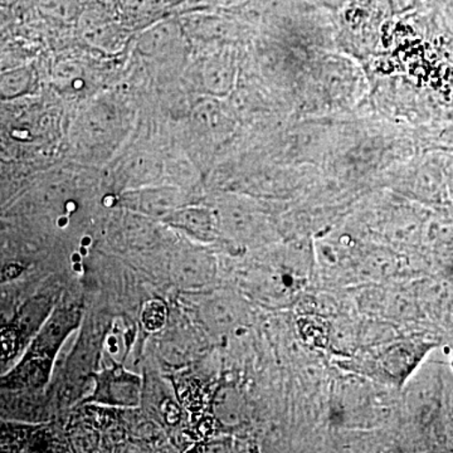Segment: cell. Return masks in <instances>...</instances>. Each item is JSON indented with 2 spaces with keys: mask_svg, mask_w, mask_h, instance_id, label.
I'll return each mask as SVG.
<instances>
[{
  "mask_svg": "<svg viewBox=\"0 0 453 453\" xmlns=\"http://www.w3.org/2000/svg\"><path fill=\"white\" fill-rule=\"evenodd\" d=\"M312 92L325 106L342 109L356 103L362 91V74L354 62L342 56H326L312 68Z\"/></svg>",
  "mask_w": 453,
  "mask_h": 453,
  "instance_id": "obj_1",
  "label": "cell"
},
{
  "mask_svg": "<svg viewBox=\"0 0 453 453\" xmlns=\"http://www.w3.org/2000/svg\"><path fill=\"white\" fill-rule=\"evenodd\" d=\"M205 86L214 95H226L234 88L237 65L231 53H219L208 61L204 71Z\"/></svg>",
  "mask_w": 453,
  "mask_h": 453,
  "instance_id": "obj_2",
  "label": "cell"
},
{
  "mask_svg": "<svg viewBox=\"0 0 453 453\" xmlns=\"http://www.w3.org/2000/svg\"><path fill=\"white\" fill-rule=\"evenodd\" d=\"M178 27L172 22L162 23L149 29L140 40V50H144L148 55L168 49L173 42L177 41Z\"/></svg>",
  "mask_w": 453,
  "mask_h": 453,
  "instance_id": "obj_3",
  "label": "cell"
},
{
  "mask_svg": "<svg viewBox=\"0 0 453 453\" xmlns=\"http://www.w3.org/2000/svg\"><path fill=\"white\" fill-rule=\"evenodd\" d=\"M166 320L165 305L160 301L153 300L145 303L142 311V323L148 332L162 329Z\"/></svg>",
  "mask_w": 453,
  "mask_h": 453,
  "instance_id": "obj_4",
  "label": "cell"
},
{
  "mask_svg": "<svg viewBox=\"0 0 453 453\" xmlns=\"http://www.w3.org/2000/svg\"><path fill=\"white\" fill-rule=\"evenodd\" d=\"M31 82V73L27 70L13 71L3 77L2 91L7 96H16L27 91Z\"/></svg>",
  "mask_w": 453,
  "mask_h": 453,
  "instance_id": "obj_5",
  "label": "cell"
},
{
  "mask_svg": "<svg viewBox=\"0 0 453 453\" xmlns=\"http://www.w3.org/2000/svg\"><path fill=\"white\" fill-rule=\"evenodd\" d=\"M179 220L188 228L210 229L211 217L207 211L202 210H188L179 213Z\"/></svg>",
  "mask_w": 453,
  "mask_h": 453,
  "instance_id": "obj_6",
  "label": "cell"
},
{
  "mask_svg": "<svg viewBox=\"0 0 453 453\" xmlns=\"http://www.w3.org/2000/svg\"><path fill=\"white\" fill-rule=\"evenodd\" d=\"M42 13L53 18L67 19L71 16L73 2L71 0H40Z\"/></svg>",
  "mask_w": 453,
  "mask_h": 453,
  "instance_id": "obj_7",
  "label": "cell"
},
{
  "mask_svg": "<svg viewBox=\"0 0 453 453\" xmlns=\"http://www.w3.org/2000/svg\"><path fill=\"white\" fill-rule=\"evenodd\" d=\"M3 354L5 357L12 356L16 350V335L11 330H5L2 334Z\"/></svg>",
  "mask_w": 453,
  "mask_h": 453,
  "instance_id": "obj_8",
  "label": "cell"
},
{
  "mask_svg": "<svg viewBox=\"0 0 453 453\" xmlns=\"http://www.w3.org/2000/svg\"><path fill=\"white\" fill-rule=\"evenodd\" d=\"M80 259H81V258H80V256H79V255H73V261H77V262H79V261H80Z\"/></svg>",
  "mask_w": 453,
  "mask_h": 453,
  "instance_id": "obj_9",
  "label": "cell"
},
{
  "mask_svg": "<svg viewBox=\"0 0 453 453\" xmlns=\"http://www.w3.org/2000/svg\"><path fill=\"white\" fill-rule=\"evenodd\" d=\"M452 365H453V363H452Z\"/></svg>",
  "mask_w": 453,
  "mask_h": 453,
  "instance_id": "obj_10",
  "label": "cell"
}]
</instances>
